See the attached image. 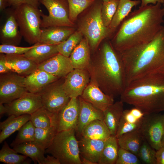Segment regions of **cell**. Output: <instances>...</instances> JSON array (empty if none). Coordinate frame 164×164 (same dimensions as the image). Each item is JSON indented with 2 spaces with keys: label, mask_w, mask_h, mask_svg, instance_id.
I'll use <instances>...</instances> for the list:
<instances>
[{
  "label": "cell",
  "mask_w": 164,
  "mask_h": 164,
  "mask_svg": "<svg viewBox=\"0 0 164 164\" xmlns=\"http://www.w3.org/2000/svg\"><path fill=\"white\" fill-rule=\"evenodd\" d=\"M35 127L29 120L25 124L18 130L14 140L10 144L12 147L22 143L34 141Z\"/></svg>",
  "instance_id": "36"
},
{
  "label": "cell",
  "mask_w": 164,
  "mask_h": 164,
  "mask_svg": "<svg viewBox=\"0 0 164 164\" xmlns=\"http://www.w3.org/2000/svg\"><path fill=\"white\" fill-rule=\"evenodd\" d=\"M110 0H102L103 2H106L109 1Z\"/></svg>",
  "instance_id": "52"
},
{
  "label": "cell",
  "mask_w": 164,
  "mask_h": 164,
  "mask_svg": "<svg viewBox=\"0 0 164 164\" xmlns=\"http://www.w3.org/2000/svg\"><path fill=\"white\" fill-rule=\"evenodd\" d=\"M38 68L59 78H64L74 69L69 57L59 53L38 65Z\"/></svg>",
  "instance_id": "15"
},
{
  "label": "cell",
  "mask_w": 164,
  "mask_h": 164,
  "mask_svg": "<svg viewBox=\"0 0 164 164\" xmlns=\"http://www.w3.org/2000/svg\"><path fill=\"white\" fill-rule=\"evenodd\" d=\"M80 97L84 101L103 111L114 103V98L105 94L90 80Z\"/></svg>",
  "instance_id": "16"
},
{
  "label": "cell",
  "mask_w": 164,
  "mask_h": 164,
  "mask_svg": "<svg viewBox=\"0 0 164 164\" xmlns=\"http://www.w3.org/2000/svg\"><path fill=\"white\" fill-rule=\"evenodd\" d=\"M78 141L80 157L91 161L94 164H98L104 146L105 140L81 136Z\"/></svg>",
  "instance_id": "18"
},
{
  "label": "cell",
  "mask_w": 164,
  "mask_h": 164,
  "mask_svg": "<svg viewBox=\"0 0 164 164\" xmlns=\"http://www.w3.org/2000/svg\"><path fill=\"white\" fill-rule=\"evenodd\" d=\"M0 73L2 74L12 71L7 66L5 54L0 53Z\"/></svg>",
  "instance_id": "44"
},
{
  "label": "cell",
  "mask_w": 164,
  "mask_h": 164,
  "mask_svg": "<svg viewBox=\"0 0 164 164\" xmlns=\"http://www.w3.org/2000/svg\"><path fill=\"white\" fill-rule=\"evenodd\" d=\"M3 104L0 103V118L4 114H6V109Z\"/></svg>",
  "instance_id": "49"
},
{
  "label": "cell",
  "mask_w": 164,
  "mask_h": 164,
  "mask_svg": "<svg viewBox=\"0 0 164 164\" xmlns=\"http://www.w3.org/2000/svg\"><path fill=\"white\" fill-rule=\"evenodd\" d=\"M161 4L140 6L130 12L111 43L113 47L121 52L152 40L164 22V9Z\"/></svg>",
  "instance_id": "1"
},
{
  "label": "cell",
  "mask_w": 164,
  "mask_h": 164,
  "mask_svg": "<svg viewBox=\"0 0 164 164\" xmlns=\"http://www.w3.org/2000/svg\"><path fill=\"white\" fill-rule=\"evenodd\" d=\"M161 145L162 147H164V132L162 138Z\"/></svg>",
  "instance_id": "51"
},
{
  "label": "cell",
  "mask_w": 164,
  "mask_h": 164,
  "mask_svg": "<svg viewBox=\"0 0 164 164\" xmlns=\"http://www.w3.org/2000/svg\"><path fill=\"white\" fill-rule=\"evenodd\" d=\"M119 147L137 156L144 139L138 129L125 133L117 139Z\"/></svg>",
  "instance_id": "30"
},
{
  "label": "cell",
  "mask_w": 164,
  "mask_h": 164,
  "mask_svg": "<svg viewBox=\"0 0 164 164\" xmlns=\"http://www.w3.org/2000/svg\"><path fill=\"white\" fill-rule=\"evenodd\" d=\"M9 6L7 0H0V9L2 11Z\"/></svg>",
  "instance_id": "48"
},
{
  "label": "cell",
  "mask_w": 164,
  "mask_h": 164,
  "mask_svg": "<svg viewBox=\"0 0 164 164\" xmlns=\"http://www.w3.org/2000/svg\"><path fill=\"white\" fill-rule=\"evenodd\" d=\"M39 2L49 12L48 15L43 13L42 14L41 28L54 26L74 27V22L69 18L67 0H39Z\"/></svg>",
  "instance_id": "8"
},
{
  "label": "cell",
  "mask_w": 164,
  "mask_h": 164,
  "mask_svg": "<svg viewBox=\"0 0 164 164\" xmlns=\"http://www.w3.org/2000/svg\"><path fill=\"white\" fill-rule=\"evenodd\" d=\"M120 0H110L103 2L101 11V17L104 25L108 27L116 11Z\"/></svg>",
  "instance_id": "38"
},
{
  "label": "cell",
  "mask_w": 164,
  "mask_h": 164,
  "mask_svg": "<svg viewBox=\"0 0 164 164\" xmlns=\"http://www.w3.org/2000/svg\"><path fill=\"white\" fill-rule=\"evenodd\" d=\"M9 6L14 7L22 4H27L38 8L40 5L39 0H7Z\"/></svg>",
  "instance_id": "43"
},
{
  "label": "cell",
  "mask_w": 164,
  "mask_h": 164,
  "mask_svg": "<svg viewBox=\"0 0 164 164\" xmlns=\"http://www.w3.org/2000/svg\"><path fill=\"white\" fill-rule=\"evenodd\" d=\"M75 132L71 129L57 132L45 153L54 156L60 164H81Z\"/></svg>",
  "instance_id": "6"
},
{
  "label": "cell",
  "mask_w": 164,
  "mask_h": 164,
  "mask_svg": "<svg viewBox=\"0 0 164 164\" xmlns=\"http://www.w3.org/2000/svg\"><path fill=\"white\" fill-rule=\"evenodd\" d=\"M13 7L12 13L22 36L30 44L37 43L42 31L41 11L38 8L27 4Z\"/></svg>",
  "instance_id": "5"
},
{
  "label": "cell",
  "mask_w": 164,
  "mask_h": 164,
  "mask_svg": "<svg viewBox=\"0 0 164 164\" xmlns=\"http://www.w3.org/2000/svg\"><path fill=\"white\" fill-rule=\"evenodd\" d=\"M138 130L143 139L155 150H158L162 147L164 114L158 113L144 115Z\"/></svg>",
  "instance_id": "9"
},
{
  "label": "cell",
  "mask_w": 164,
  "mask_h": 164,
  "mask_svg": "<svg viewBox=\"0 0 164 164\" xmlns=\"http://www.w3.org/2000/svg\"><path fill=\"white\" fill-rule=\"evenodd\" d=\"M102 3L103 1L95 0L91 9L79 27V30L85 36L93 52L97 50L103 40L110 35L108 28L104 25L102 18Z\"/></svg>",
  "instance_id": "7"
},
{
  "label": "cell",
  "mask_w": 164,
  "mask_h": 164,
  "mask_svg": "<svg viewBox=\"0 0 164 164\" xmlns=\"http://www.w3.org/2000/svg\"><path fill=\"white\" fill-rule=\"evenodd\" d=\"M120 53L127 85L146 76L164 74V22L162 28L150 41Z\"/></svg>",
  "instance_id": "3"
},
{
  "label": "cell",
  "mask_w": 164,
  "mask_h": 164,
  "mask_svg": "<svg viewBox=\"0 0 164 164\" xmlns=\"http://www.w3.org/2000/svg\"><path fill=\"white\" fill-rule=\"evenodd\" d=\"M31 115L25 114L19 116L11 115L0 123V143H2L11 135L30 120Z\"/></svg>",
  "instance_id": "24"
},
{
  "label": "cell",
  "mask_w": 164,
  "mask_h": 164,
  "mask_svg": "<svg viewBox=\"0 0 164 164\" xmlns=\"http://www.w3.org/2000/svg\"><path fill=\"white\" fill-rule=\"evenodd\" d=\"M5 54L7 66L19 75L26 77L38 69V65L23 54Z\"/></svg>",
  "instance_id": "21"
},
{
  "label": "cell",
  "mask_w": 164,
  "mask_h": 164,
  "mask_svg": "<svg viewBox=\"0 0 164 164\" xmlns=\"http://www.w3.org/2000/svg\"><path fill=\"white\" fill-rule=\"evenodd\" d=\"M119 146L118 139L115 136L111 135L106 140L98 164H115Z\"/></svg>",
  "instance_id": "31"
},
{
  "label": "cell",
  "mask_w": 164,
  "mask_h": 164,
  "mask_svg": "<svg viewBox=\"0 0 164 164\" xmlns=\"http://www.w3.org/2000/svg\"><path fill=\"white\" fill-rule=\"evenodd\" d=\"M26 77L11 71L1 74L0 103H9L28 91L25 85Z\"/></svg>",
  "instance_id": "11"
},
{
  "label": "cell",
  "mask_w": 164,
  "mask_h": 164,
  "mask_svg": "<svg viewBox=\"0 0 164 164\" xmlns=\"http://www.w3.org/2000/svg\"><path fill=\"white\" fill-rule=\"evenodd\" d=\"M69 10V18L73 22L84 10L91 6L95 0H67Z\"/></svg>",
  "instance_id": "37"
},
{
  "label": "cell",
  "mask_w": 164,
  "mask_h": 164,
  "mask_svg": "<svg viewBox=\"0 0 164 164\" xmlns=\"http://www.w3.org/2000/svg\"><path fill=\"white\" fill-rule=\"evenodd\" d=\"M140 2L139 0H120L116 11L108 27L110 35L116 31L122 21L130 12L132 8Z\"/></svg>",
  "instance_id": "28"
},
{
  "label": "cell",
  "mask_w": 164,
  "mask_h": 164,
  "mask_svg": "<svg viewBox=\"0 0 164 164\" xmlns=\"http://www.w3.org/2000/svg\"><path fill=\"white\" fill-rule=\"evenodd\" d=\"M42 164H60L58 160L53 155H47L45 157Z\"/></svg>",
  "instance_id": "46"
},
{
  "label": "cell",
  "mask_w": 164,
  "mask_h": 164,
  "mask_svg": "<svg viewBox=\"0 0 164 164\" xmlns=\"http://www.w3.org/2000/svg\"><path fill=\"white\" fill-rule=\"evenodd\" d=\"M73 27L51 26L42 29L38 42L41 44L58 45L65 41L75 32Z\"/></svg>",
  "instance_id": "17"
},
{
  "label": "cell",
  "mask_w": 164,
  "mask_h": 164,
  "mask_svg": "<svg viewBox=\"0 0 164 164\" xmlns=\"http://www.w3.org/2000/svg\"><path fill=\"white\" fill-rule=\"evenodd\" d=\"M57 45L36 43L23 55L38 65L59 53Z\"/></svg>",
  "instance_id": "26"
},
{
  "label": "cell",
  "mask_w": 164,
  "mask_h": 164,
  "mask_svg": "<svg viewBox=\"0 0 164 164\" xmlns=\"http://www.w3.org/2000/svg\"><path fill=\"white\" fill-rule=\"evenodd\" d=\"M22 36L13 13L7 19L2 29L1 41L2 44L17 46L20 43Z\"/></svg>",
  "instance_id": "25"
},
{
  "label": "cell",
  "mask_w": 164,
  "mask_h": 164,
  "mask_svg": "<svg viewBox=\"0 0 164 164\" xmlns=\"http://www.w3.org/2000/svg\"><path fill=\"white\" fill-rule=\"evenodd\" d=\"M91 51L87 39H82L69 57L74 69L87 70L91 60Z\"/></svg>",
  "instance_id": "22"
},
{
  "label": "cell",
  "mask_w": 164,
  "mask_h": 164,
  "mask_svg": "<svg viewBox=\"0 0 164 164\" xmlns=\"http://www.w3.org/2000/svg\"><path fill=\"white\" fill-rule=\"evenodd\" d=\"M18 153L31 159L35 164H42L45 157V150L39 146L34 141L26 142L13 147Z\"/></svg>",
  "instance_id": "29"
},
{
  "label": "cell",
  "mask_w": 164,
  "mask_h": 164,
  "mask_svg": "<svg viewBox=\"0 0 164 164\" xmlns=\"http://www.w3.org/2000/svg\"><path fill=\"white\" fill-rule=\"evenodd\" d=\"M111 135L103 121L96 120L90 122L83 128L80 136L85 138L105 140Z\"/></svg>",
  "instance_id": "27"
},
{
  "label": "cell",
  "mask_w": 164,
  "mask_h": 164,
  "mask_svg": "<svg viewBox=\"0 0 164 164\" xmlns=\"http://www.w3.org/2000/svg\"><path fill=\"white\" fill-rule=\"evenodd\" d=\"M33 46V45L29 47H23L12 45L2 44L0 45V53L5 54H23Z\"/></svg>",
  "instance_id": "42"
},
{
  "label": "cell",
  "mask_w": 164,
  "mask_h": 164,
  "mask_svg": "<svg viewBox=\"0 0 164 164\" xmlns=\"http://www.w3.org/2000/svg\"><path fill=\"white\" fill-rule=\"evenodd\" d=\"M155 150L144 140L139 150L137 156L145 163L156 164Z\"/></svg>",
  "instance_id": "39"
},
{
  "label": "cell",
  "mask_w": 164,
  "mask_h": 164,
  "mask_svg": "<svg viewBox=\"0 0 164 164\" xmlns=\"http://www.w3.org/2000/svg\"><path fill=\"white\" fill-rule=\"evenodd\" d=\"M138 156L131 152L119 148L116 164H139Z\"/></svg>",
  "instance_id": "40"
},
{
  "label": "cell",
  "mask_w": 164,
  "mask_h": 164,
  "mask_svg": "<svg viewBox=\"0 0 164 164\" xmlns=\"http://www.w3.org/2000/svg\"><path fill=\"white\" fill-rule=\"evenodd\" d=\"M81 164H94V163L91 161L85 158L80 157Z\"/></svg>",
  "instance_id": "50"
},
{
  "label": "cell",
  "mask_w": 164,
  "mask_h": 164,
  "mask_svg": "<svg viewBox=\"0 0 164 164\" xmlns=\"http://www.w3.org/2000/svg\"><path fill=\"white\" fill-rule=\"evenodd\" d=\"M6 114L16 116L31 115L43 106L40 95L27 91L17 99L9 103L4 104Z\"/></svg>",
  "instance_id": "13"
},
{
  "label": "cell",
  "mask_w": 164,
  "mask_h": 164,
  "mask_svg": "<svg viewBox=\"0 0 164 164\" xmlns=\"http://www.w3.org/2000/svg\"><path fill=\"white\" fill-rule=\"evenodd\" d=\"M13 149H11L5 141L0 150V162L7 164H29L31 159L24 155L18 154Z\"/></svg>",
  "instance_id": "32"
},
{
  "label": "cell",
  "mask_w": 164,
  "mask_h": 164,
  "mask_svg": "<svg viewBox=\"0 0 164 164\" xmlns=\"http://www.w3.org/2000/svg\"><path fill=\"white\" fill-rule=\"evenodd\" d=\"M57 132L54 126L49 129L35 128L34 142L45 150L50 145Z\"/></svg>",
  "instance_id": "33"
},
{
  "label": "cell",
  "mask_w": 164,
  "mask_h": 164,
  "mask_svg": "<svg viewBox=\"0 0 164 164\" xmlns=\"http://www.w3.org/2000/svg\"><path fill=\"white\" fill-rule=\"evenodd\" d=\"M124 103L121 101L114 102L103 111V121L111 135L115 136L123 111Z\"/></svg>",
  "instance_id": "23"
},
{
  "label": "cell",
  "mask_w": 164,
  "mask_h": 164,
  "mask_svg": "<svg viewBox=\"0 0 164 164\" xmlns=\"http://www.w3.org/2000/svg\"><path fill=\"white\" fill-rule=\"evenodd\" d=\"M79 97L80 109L76 132L80 136L81 131L85 126L95 120L103 121L104 115L103 111L84 101L80 96Z\"/></svg>",
  "instance_id": "20"
},
{
  "label": "cell",
  "mask_w": 164,
  "mask_h": 164,
  "mask_svg": "<svg viewBox=\"0 0 164 164\" xmlns=\"http://www.w3.org/2000/svg\"><path fill=\"white\" fill-rule=\"evenodd\" d=\"M90 80L87 70L74 69L64 77L63 87L70 98L77 97L81 96Z\"/></svg>",
  "instance_id": "14"
},
{
  "label": "cell",
  "mask_w": 164,
  "mask_h": 164,
  "mask_svg": "<svg viewBox=\"0 0 164 164\" xmlns=\"http://www.w3.org/2000/svg\"><path fill=\"white\" fill-rule=\"evenodd\" d=\"M158 2L163 4L164 3V0H142L141 6H145L148 5L149 3L155 5Z\"/></svg>",
  "instance_id": "47"
},
{
  "label": "cell",
  "mask_w": 164,
  "mask_h": 164,
  "mask_svg": "<svg viewBox=\"0 0 164 164\" xmlns=\"http://www.w3.org/2000/svg\"><path fill=\"white\" fill-rule=\"evenodd\" d=\"M142 120L137 123H131L121 118L115 136L118 139L125 133L139 129Z\"/></svg>",
  "instance_id": "41"
},
{
  "label": "cell",
  "mask_w": 164,
  "mask_h": 164,
  "mask_svg": "<svg viewBox=\"0 0 164 164\" xmlns=\"http://www.w3.org/2000/svg\"><path fill=\"white\" fill-rule=\"evenodd\" d=\"M30 115V120L36 128L49 129L53 126L50 113L43 107Z\"/></svg>",
  "instance_id": "35"
},
{
  "label": "cell",
  "mask_w": 164,
  "mask_h": 164,
  "mask_svg": "<svg viewBox=\"0 0 164 164\" xmlns=\"http://www.w3.org/2000/svg\"><path fill=\"white\" fill-rule=\"evenodd\" d=\"M79 97L71 98L67 104L57 113L50 114L52 125L58 132L71 129L76 131L80 109Z\"/></svg>",
  "instance_id": "12"
},
{
  "label": "cell",
  "mask_w": 164,
  "mask_h": 164,
  "mask_svg": "<svg viewBox=\"0 0 164 164\" xmlns=\"http://www.w3.org/2000/svg\"><path fill=\"white\" fill-rule=\"evenodd\" d=\"M120 97L122 102L140 109L145 115L164 111V74H152L131 82Z\"/></svg>",
  "instance_id": "4"
},
{
  "label": "cell",
  "mask_w": 164,
  "mask_h": 164,
  "mask_svg": "<svg viewBox=\"0 0 164 164\" xmlns=\"http://www.w3.org/2000/svg\"><path fill=\"white\" fill-rule=\"evenodd\" d=\"M59 79L38 68L26 77L25 85L28 91L39 93L48 85Z\"/></svg>",
  "instance_id": "19"
},
{
  "label": "cell",
  "mask_w": 164,
  "mask_h": 164,
  "mask_svg": "<svg viewBox=\"0 0 164 164\" xmlns=\"http://www.w3.org/2000/svg\"><path fill=\"white\" fill-rule=\"evenodd\" d=\"M163 8H164V7Z\"/></svg>",
  "instance_id": "53"
},
{
  "label": "cell",
  "mask_w": 164,
  "mask_h": 164,
  "mask_svg": "<svg viewBox=\"0 0 164 164\" xmlns=\"http://www.w3.org/2000/svg\"><path fill=\"white\" fill-rule=\"evenodd\" d=\"M64 79L60 78L50 84L38 93L41 96L43 107L51 114L57 113L70 100L63 87Z\"/></svg>",
  "instance_id": "10"
},
{
  "label": "cell",
  "mask_w": 164,
  "mask_h": 164,
  "mask_svg": "<svg viewBox=\"0 0 164 164\" xmlns=\"http://www.w3.org/2000/svg\"><path fill=\"white\" fill-rule=\"evenodd\" d=\"M155 156L156 164H164V147L156 150Z\"/></svg>",
  "instance_id": "45"
},
{
  "label": "cell",
  "mask_w": 164,
  "mask_h": 164,
  "mask_svg": "<svg viewBox=\"0 0 164 164\" xmlns=\"http://www.w3.org/2000/svg\"><path fill=\"white\" fill-rule=\"evenodd\" d=\"M83 34L79 30L75 31L65 41L57 45L58 53L69 57L71 53L82 39Z\"/></svg>",
  "instance_id": "34"
},
{
  "label": "cell",
  "mask_w": 164,
  "mask_h": 164,
  "mask_svg": "<svg viewBox=\"0 0 164 164\" xmlns=\"http://www.w3.org/2000/svg\"><path fill=\"white\" fill-rule=\"evenodd\" d=\"M91 80L105 94L113 98L120 96L127 86L125 65L120 52L110 42L103 43L97 54L91 57L87 69Z\"/></svg>",
  "instance_id": "2"
}]
</instances>
